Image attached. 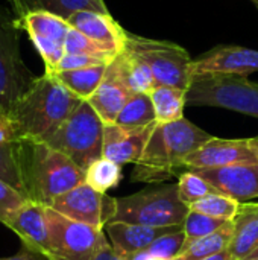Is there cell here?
I'll list each match as a JSON object with an SVG mask.
<instances>
[{"instance_id": "cell-1", "label": "cell", "mask_w": 258, "mask_h": 260, "mask_svg": "<svg viewBox=\"0 0 258 260\" xmlns=\"http://www.w3.org/2000/svg\"><path fill=\"white\" fill-rule=\"evenodd\" d=\"M82 102L52 75L36 76L32 87L11 110L21 142H46Z\"/></svg>"}, {"instance_id": "cell-2", "label": "cell", "mask_w": 258, "mask_h": 260, "mask_svg": "<svg viewBox=\"0 0 258 260\" xmlns=\"http://www.w3.org/2000/svg\"><path fill=\"white\" fill-rule=\"evenodd\" d=\"M213 136L186 117L155 125L141 158L132 171V183H163L175 177L186 160Z\"/></svg>"}, {"instance_id": "cell-3", "label": "cell", "mask_w": 258, "mask_h": 260, "mask_svg": "<svg viewBox=\"0 0 258 260\" xmlns=\"http://www.w3.org/2000/svg\"><path fill=\"white\" fill-rule=\"evenodd\" d=\"M18 166L24 197L44 206L85 181V171L46 142H20Z\"/></svg>"}, {"instance_id": "cell-4", "label": "cell", "mask_w": 258, "mask_h": 260, "mask_svg": "<svg viewBox=\"0 0 258 260\" xmlns=\"http://www.w3.org/2000/svg\"><path fill=\"white\" fill-rule=\"evenodd\" d=\"M187 213L189 207L179 198L178 184H163L128 197L111 198L108 222L169 227L184 224Z\"/></svg>"}, {"instance_id": "cell-5", "label": "cell", "mask_w": 258, "mask_h": 260, "mask_svg": "<svg viewBox=\"0 0 258 260\" xmlns=\"http://www.w3.org/2000/svg\"><path fill=\"white\" fill-rule=\"evenodd\" d=\"M103 129L105 123L94 108L87 101H82L46 143L65 154L85 171L94 160L102 157Z\"/></svg>"}, {"instance_id": "cell-6", "label": "cell", "mask_w": 258, "mask_h": 260, "mask_svg": "<svg viewBox=\"0 0 258 260\" xmlns=\"http://www.w3.org/2000/svg\"><path fill=\"white\" fill-rule=\"evenodd\" d=\"M125 50L137 56L151 69L157 85H170L189 91L193 82V59L179 44L146 38L126 30Z\"/></svg>"}, {"instance_id": "cell-7", "label": "cell", "mask_w": 258, "mask_h": 260, "mask_svg": "<svg viewBox=\"0 0 258 260\" xmlns=\"http://www.w3.org/2000/svg\"><path fill=\"white\" fill-rule=\"evenodd\" d=\"M187 105L217 107L258 119V82L248 76H195L187 91Z\"/></svg>"}, {"instance_id": "cell-8", "label": "cell", "mask_w": 258, "mask_h": 260, "mask_svg": "<svg viewBox=\"0 0 258 260\" xmlns=\"http://www.w3.org/2000/svg\"><path fill=\"white\" fill-rule=\"evenodd\" d=\"M18 30L14 12L0 5V111L3 113H11L36 79L23 61Z\"/></svg>"}, {"instance_id": "cell-9", "label": "cell", "mask_w": 258, "mask_h": 260, "mask_svg": "<svg viewBox=\"0 0 258 260\" xmlns=\"http://www.w3.org/2000/svg\"><path fill=\"white\" fill-rule=\"evenodd\" d=\"M47 260H94L105 238L103 230L68 219L52 207H47Z\"/></svg>"}, {"instance_id": "cell-10", "label": "cell", "mask_w": 258, "mask_h": 260, "mask_svg": "<svg viewBox=\"0 0 258 260\" xmlns=\"http://www.w3.org/2000/svg\"><path fill=\"white\" fill-rule=\"evenodd\" d=\"M18 29H23L44 62V73L50 75L56 70L59 61L65 55V40L70 24L62 17L46 11L27 12L15 17Z\"/></svg>"}, {"instance_id": "cell-11", "label": "cell", "mask_w": 258, "mask_h": 260, "mask_svg": "<svg viewBox=\"0 0 258 260\" xmlns=\"http://www.w3.org/2000/svg\"><path fill=\"white\" fill-rule=\"evenodd\" d=\"M49 207L68 219L103 230L111 215V198L82 183L53 200Z\"/></svg>"}, {"instance_id": "cell-12", "label": "cell", "mask_w": 258, "mask_h": 260, "mask_svg": "<svg viewBox=\"0 0 258 260\" xmlns=\"http://www.w3.org/2000/svg\"><path fill=\"white\" fill-rule=\"evenodd\" d=\"M47 207L41 203L26 200L5 219V225L11 229L21 241L23 247L47 259L49 254V221Z\"/></svg>"}, {"instance_id": "cell-13", "label": "cell", "mask_w": 258, "mask_h": 260, "mask_svg": "<svg viewBox=\"0 0 258 260\" xmlns=\"http://www.w3.org/2000/svg\"><path fill=\"white\" fill-rule=\"evenodd\" d=\"M258 72V50L242 46H217L192 61V75L249 76Z\"/></svg>"}, {"instance_id": "cell-14", "label": "cell", "mask_w": 258, "mask_h": 260, "mask_svg": "<svg viewBox=\"0 0 258 260\" xmlns=\"http://www.w3.org/2000/svg\"><path fill=\"white\" fill-rule=\"evenodd\" d=\"M242 163H257L249 139H217L213 137L186 160L184 168L213 169Z\"/></svg>"}, {"instance_id": "cell-15", "label": "cell", "mask_w": 258, "mask_h": 260, "mask_svg": "<svg viewBox=\"0 0 258 260\" xmlns=\"http://www.w3.org/2000/svg\"><path fill=\"white\" fill-rule=\"evenodd\" d=\"M219 193L240 203L258 198V163H242L213 169H192Z\"/></svg>"}, {"instance_id": "cell-16", "label": "cell", "mask_w": 258, "mask_h": 260, "mask_svg": "<svg viewBox=\"0 0 258 260\" xmlns=\"http://www.w3.org/2000/svg\"><path fill=\"white\" fill-rule=\"evenodd\" d=\"M155 125L141 128H125L117 123L105 125L102 157L120 166L138 163Z\"/></svg>"}, {"instance_id": "cell-17", "label": "cell", "mask_w": 258, "mask_h": 260, "mask_svg": "<svg viewBox=\"0 0 258 260\" xmlns=\"http://www.w3.org/2000/svg\"><path fill=\"white\" fill-rule=\"evenodd\" d=\"M184 229V224L169 225V227H152L129 222H108L103 232L117 254L128 257L141 251H146L160 238L175 233Z\"/></svg>"}, {"instance_id": "cell-18", "label": "cell", "mask_w": 258, "mask_h": 260, "mask_svg": "<svg viewBox=\"0 0 258 260\" xmlns=\"http://www.w3.org/2000/svg\"><path fill=\"white\" fill-rule=\"evenodd\" d=\"M70 27L79 30L85 37L99 43L105 49L119 55L125 49L126 29H123L111 14L94 11H79L68 20Z\"/></svg>"}, {"instance_id": "cell-19", "label": "cell", "mask_w": 258, "mask_h": 260, "mask_svg": "<svg viewBox=\"0 0 258 260\" xmlns=\"http://www.w3.org/2000/svg\"><path fill=\"white\" fill-rule=\"evenodd\" d=\"M131 96L132 91L125 85V82L109 62L100 85L87 102L94 108L102 122L105 125H109L116 122L119 113L122 111V108L125 107Z\"/></svg>"}, {"instance_id": "cell-20", "label": "cell", "mask_w": 258, "mask_h": 260, "mask_svg": "<svg viewBox=\"0 0 258 260\" xmlns=\"http://www.w3.org/2000/svg\"><path fill=\"white\" fill-rule=\"evenodd\" d=\"M258 245V203H240L233 219V236L228 251L233 260H245Z\"/></svg>"}, {"instance_id": "cell-21", "label": "cell", "mask_w": 258, "mask_h": 260, "mask_svg": "<svg viewBox=\"0 0 258 260\" xmlns=\"http://www.w3.org/2000/svg\"><path fill=\"white\" fill-rule=\"evenodd\" d=\"M20 142L11 114L0 111V180L23 193L18 166Z\"/></svg>"}, {"instance_id": "cell-22", "label": "cell", "mask_w": 258, "mask_h": 260, "mask_svg": "<svg viewBox=\"0 0 258 260\" xmlns=\"http://www.w3.org/2000/svg\"><path fill=\"white\" fill-rule=\"evenodd\" d=\"M9 3L17 18L33 11H46L64 20H68L79 11L109 14L103 0H9Z\"/></svg>"}, {"instance_id": "cell-23", "label": "cell", "mask_w": 258, "mask_h": 260, "mask_svg": "<svg viewBox=\"0 0 258 260\" xmlns=\"http://www.w3.org/2000/svg\"><path fill=\"white\" fill-rule=\"evenodd\" d=\"M111 64L132 94L151 93L157 87L151 69L125 49L111 61Z\"/></svg>"}, {"instance_id": "cell-24", "label": "cell", "mask_w": 258, "mask_h": 260, "mask_svg": "<svg viewBox=\"0 0 258 260\" xmlns=\"http://www.w3.org/2000/svg\"><path fill=\"white\" fill-rule=\"evenodd\" d=\"M106 69L108 64H97L73 70H59L52 73V76L75 96L82 101H88L100 85Z\"/></svg>"}, {"instance_id": "cell-25", "label": "cell", "mask_w": 258, "mask_h": 260, "mask_svg": "<svg viewBox=\"0 0 258 260\" xmlns=\"http://www.w3.org/2000/svg\"><path fill=\"white\" fill-rule=\"evenodd\" d=\"M149 94L158 123H169L184 117V108L187 107V90L170 85H157Z\"/></svg>"}, {"instance_id": "cell-26", "label": "cell", "mask_w": 258, "mask_h": 260, "mask_svg": "<svg viewBox=\"0 0 258 260\" xmlns=\"http://www.w3.org/2000/svg\"><path fill=\"white\" fill-rule=\"evenodd\" d=\"M233 236V221L227 222L222 229L211 235H207L189 247H186L175 260H202L228 250Z\"/></svg>"}, {"instance_id": "cell-27", "label": "cell", "mask_w": 258, "mask_h": 260, "mask_svg": "<svg viewBox=\"0 0 258 260\" xmlns=\"http://www.w3.org/2000/svg\"><path fill=\"white\" fill-rule=\"evenodd\" d=\"M125 128H141L157 123V116L154 104L149 93H137L129 98L122 111L119 113L116 122Z\"/></svg>"}, {"instance_id": "cell-28", "label": "cell", "mask_w": 258, "mask_h": 260, "mask_svg": "<svg viewBox=\"0 0 258 260\" xmlns=\"http://www.w3.org/2000/svg\"><path fill=\"white\" fill-rule=\"evenodd\" d=\"M123 178L122 166L108 160V158H97L85 169V184L93 187L100 193H106L109 189H114L120 184Z\"/></svg>"}, {"instance_id": "cell-29", "label": "cell", "mask_w": 258, "mask_h": 260, "mask_svg": "<svg viewBox=\"0 0 258 260\" xmlns=\"http://www.w3.org/2000/svg\"><path fill=\"white\" fill-rule=\"evenodd\" d=\"M239 209H240V201L219 192H213L189 206V210L199 212L207 216L224 219V221H233Z\"/></svg>"}, {"instance_id": "cell-30", "label": "cell", "mask_w": 258, "mask_h": 260, "mask_svg": "<svg viewBox=\"0 0 258 260\" xmlns=\"http://www.w3.org/2000/svg\"><path fill=\"white\" fill-rule=\"evenodd\" d=\"M65 53H71V55H84V56H90V58H96L105 64H109L117 55L108 49H105L103 46H100L99 43L93 41L91 38L85 37L84 34H81L76 29H70L67 40H65Z\"/></svg>"}, {"instance_id": "cell-31", "label": "cell", "mask_w": 258, "mask_h": 260, "mask_svg": "<svg viewBox=\"0 0 258 260\" xmlns=\"http://www.w3.org/2000/svg\"><path fill=\"white\" fill-rule=\"evenodd\" d=\"M227 222L230 221H224V219H217V218H211V216H207L204 213H199V212H193V210H189L186 219H184V235H186V242H184V247H189L190 244H193L195 241L207 236V235H211L214 233L216 230L222 229Z\"/></svg>"}, {"instance_id": "cell-32", "label": "cell", "mask_w": 258, "mask_h": 260, "mask_svg": "<svg viewBox=\"0 0 258 260\" xmlns=\"http://www.w3.org/2000/svg\"><path fill=\"white\" fill-rule=\"evenodd\" d=\"M178 190L181 201L189 207L192 203L202 200L204 197L216 192V189L201 175L193 171H186L179 174L178 178Z\"/></svg>"}, {"instance_id": "cell-33", "label": "cell", "mask_w": 258, "mask_h": 260, "mask_svg": "<svg viewBox=\"0 0 258 260\" xmlns=\"http://www.w3.org/2000/svg\"><path fill=\"white\" fill-rule=\"evenodd\" d=\"M184 242H186V235H184V229H182L179 232L169 233V235L160 238L146 251L148 253H152V254H157V256L175 259L182 251Z\"/></svg>"}, {"instance_id": "cell-34", "label": "cell", "mask_w": 258, "mask_h": 260, "mask_svg": "<svg viewBox=\"0 0 258 260\" xmlns=\"http://www.w3.org/2000/svg\"><path fill=\"white\" fill-rule=\"evenodd\" d=\"M26 200L27 198L23 193L0 180V222L3 224L9 213L14 212Z\"/></svg>"}, {"instance_id": "cell-35", "label": "cell", "mask_w": 258, "mask_h": 260, "mask_svg": "<svg viewBox=\"0 0 258 260\" xmlns=\"http://www.w3.org/2000/svg\"><path fill=\"white\" fill-rule=\"evenodd\" d=\"M97 64H105L96 58H90V56H84V55H71V53H65L62 56V59L59 61L58 67L55 72L59 70H73V69H82V67H90V66H97ZM53 72V73H55ZM52 75V73H50Z\"/></svg>"}, {"instance_id": "cell-36", "label": "cell", "mask_w": 258, "mask_h": 260, "mask_svg": "<svg viewBox=\"0 0 258 260\" xmlns=\"http://www.w3.org/2000/svg\"><path fill=\"white\" fill-rule=\"evenodd\" d=\"M94 260H126V259H125V257H122L120 254H117V253L114 251V248L111 247V244H109L108 238L105 236V238H103V241H102V244H100V248H99V251H97V254H96Z\"/></svg>"}, {"instance_id": "cell-37", "label": "cell", "mask_w": 258, "mask_h": 260, "mask_svg": "<svg viewBox=\"0 0 258 260\" xmlns=\"http://www.w3.org/2000/svg\"><path fill=\"white\" fill-rule=\"evenodd\" d=\"M44 257L43 256H40V254H36V253H33V251H30V250H27V248H21L17 254H14V256H9V257H0V260H43Z\"/></svg>"}, {"instance_id": "cell-38", "label": "cell", "mask_w": 258, "mask_h": 260, "mask_svg": "<svg viewBox=\"0 0 258 260\" xmlns=\"http://www.w3.org/2000/svg\"><path fill=\"white\" fill-rule=\"evenodd\" d=\"M126 260H175L169 259V257H163V256H157V254H152V253H148V251H141V253H137V254H132V256H128L125 257Z\"/></svg>"}, {"instance_id": "cell-39", "label": "cell", "mask_w": 258, "mask_h": 260, "mask_svg": "<svg viewBox=\"0 0 258 260\" xmlns=\"http://www.w3.org/2000/svg\"><path fill=\"white\" fill-rule=\"evenodd\" d=\"M202 260H233V257H231L230 251L225 250V251H222L219 254H214V256H210V257H205V259Z\"/></svg>"}, {"instance_id": "cell-40", "label": "cell", "mask_w": 258, "mask_h": 260, "mask_svg": "<svg viewBox=\"0 0 258 260\" xmlns=\"http://www.w3.org/2000/svg\"><path fill=\"white\" fill-rule=\"evenodd\" d=\"M249 140H251V146H252V151H254V154H255V158H257L258 163V136L257 137L249 139Z\"/></svg>"}, {"instance_id": "cell-41", "label": "cell", "mask_w": 258, "mask_h": 260, "mask_svg": "<svg viewBox=\"0 0 258 260\" xmlns=\"http://www.w3.org/2000/svg\"><path fill=\"white\" fill-rule=\"evenodd\" d=\"M255 257H258V245L255 247V250H254V251H252V253H251V254H249V256H248L246 259H255ZM246 259H245V260H246Z\"/></svg>"}, {"instance_id": "cell-42", "label": "cell", "mask_w": 258, "mask_h": 260, "mask_svg": "<svg viewBox=\"0 0 258 260\" xmlns=\"http://www.w3.org/2000/svg\"><path fill=\"white\" fill-rule=\"evenodd\" d=\"M251 2H252V3L255 5V8H257V9H258V0H251Z\"/></svg>"}, {"instance_id": "cell-43", "label": "cell", "mask_w": 258, "mask_h": 260, "mask_svg": "<svg viewBox=\"0 0 258 260\" xmlns=\"http://www.w3.org/2000/svg\"><path fill=\"white\" fill-rule=\"evenodd\" d=\"M246 260H258V257H255V259H246Z\"/></svg>"}]
</instances>
